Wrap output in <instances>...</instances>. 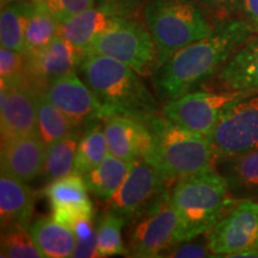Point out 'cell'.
I'll return each instance as SVG.
<instances>
[{
  "label": "cell",
  "mask_w": 258,
  "mask_h": 258,
  "mask_svg": "<svg viewBox=\"0 0 258 258\" xmlns=\"http://www.w3.org/2000/svg\"><path fill=\"white\" fill-rule=\"evenodd\" d=\"M257 31L243 17L215 24L208 36L194 42L160 63L152 74L157 93L165 102L203 88Z\"/></svg>",
  "instance_id": "6da1fadb"
},
{
  "label": "cell",
  "mask_w": 258,
  "mask_h": 258,
  "mask_svg": "<svg viewBox=\"0 0 258 258\" xmlns=\"http://www.w3.org/2000/svg\"><path fill=\"white\" fill-rule=\"evenodd\" d=\"M79 72L101 105L104 118L127 116L148 123L158 115V102L143 76L121 61L89 54Z\"/></svg>",
  "instance_id": "7a4b0ae2"
},
{
  "label": "cell",
  "mask_w": 258,
  "mask_h": 258,
  "mask_svg": "<svg viewBox=\"0 0 258 258\" xmlns=\"http://www.w3.org/2000/svg\"><path fill=\"white\" fill-rule=\"evenodd\" d=\"M170 201L178 214L175 240L182 243L207 234L234 199L225 177L211 167L177 180Z\"/></svg>",
  "instance_id": "3957f363"
},
{
  "label": "cell",
  "mask_w": 258,
  "mask_h": 258,
  "mask_svg": "<svg viewBox=\"0 0 258 258\" xmlns=\"http://www.w3.org/2000/svg\"><path fill=\"white\" fill-rule=\"evenodd\" d=\"M147 124L153 134V148L147 161L170 182L215 167L214 150L207 137L180 127L161 114Z\"/></svg>",
  "instance_id": "277c9868"
},
{
  "label": "cell",
  "mask_w": 258,
  "mask_h": 258,
  "mask_svg": "<svg viewBox=\"0 0 258 258\" xmlns=\"http://www.w3.org/2000/svg\"><path fill=\"white\" fill-rule=\"evenodd\" d=\"M144 19L157 46L159 64L182 48L208 36L215 27L194 0H148Z\"/></svg>",
  "instance_id": "5b68a950"
},
{
  "label": "cell",
  "mask_w": 258,
  "mask_h": 258,
  "mask_svg": "<svg viewBox=\"0 0 258 258\" xmlns=\"http://www.w3.org/2000/svg\"><path fill=\"white\" fill-rule=\"evenodd\" d=\"M85 53L121 61L143 77L152 76L159 66L157 46L146 24L129 17L120 19L96 37Z\"/></svg>",
  "instance_id": "8992f818"
},
{
  "label": "cell",
  "mask_w": 258,
  "mask_h": 258,
  "mask_svg": "<svg viewBox=\"0 0 258 258\" xmlns=\"http://www.w3.org/2000/svg\"><path fill=\"white\" fill-rule=\"evenodd\" d=\"M171 183L150 161H135L117 191L105 201L106 211L133 224L170 198Z\"/></svg>",
  "instance_id": "52a82bcc"
},
{
  "label": "cell",
  "mask_w": 258,
  "mask_h": 258,
  "mask_svg": "<svg viewBox=\"0 0 258 258\" xmlns=\"http://www.w3.org/2000/svg\"><path fill=\"white\" fill-rule=\"evenodd\" d=\"M251 95L225 90L192 91L166 102L161 115L180 127L208 138L225 111L233 103Z\"/></svg>",
  "instance_id": "ba28073f"
},
{
  "label": "cell",
  "mask_w": 258,
  "mask_h": 258,
  "mask_svg": "<svg viewBox=\"0 0 258 258\" xmlns=\"http://www.w3.org/2000/svg\"><path fill=\"white\" fill-rule=\"evenodd\" d=\"M215 163L258 148V93L233 103L208 135Z\"/></svg>",
  "instance_id": "9c48e42d"
},
{
  "label": "cell",
  "mask_w": 258,
  "mask_h": 258,
  "mask_svg": "<svg viewBox=\"0 0 258 258\" xmlns=\"http://www.w3.org/2000/svg\"><path fill=\"white\" fill-rule=\"evenodd\" d=\"M213 257L258 249V201L237 200L207 233Z\"/></svg>",
  "instance_id": "30bf717a"
},
{
  "label": "cell",
  "mask_w": 258,
  "mask_h": 258,
  "mask_svg": "<svg viewBox=\"0 0 258 258\" xmlns=\"http://www.w3.org/2000/svg\"><path fill=\"white\" fill-rule=\"evenodd\" d=\"M177 227L178 214L169 198L154 211L133 222L129 234V256L161 257L176 243Z\"/></svg>",
  "instance_id": "8fae6325"
},
{
  "label": "cell",
  "mask_w": 258,
  "mask_h": 258,
  "mask_svg": "<svg viewBox=\"0 0 258 258\" xmlns=\"http://www.w3.org/2000/svg\"><path fill=\"white\" fill-rule=\"evenodd\" d=\"M38 92L27 82L2 83L0 92V128L2 140L38 135Z\"/></svg>",
  "instance_id": "7c38bea8"
},
{
  "label": "cell",
  "mask_w": 258,
  "mask_h": 258,
  "mask_svg": "<svg viewBox=\"0 0 258 258\" xmlns=\"http://www.w3.org/2000/svg\"><path fill=\"white\" fill-rule=\"evenodd\" d=\"M27 56V83L36 91L43 92L53 80L79 70L86 53L57 35L46 48Z\"/></svg>",
  "instance_id": "4fadbf2b"
},
{
  "label": "cell",
  "mask_w": 258,
  "mask_h": 258,
  "mask_svg": "<svg viewBox=\"0 0 258 258\" xmlns=\"http://www.w3.org/2000/svg\"><path fill=\"white\" fill-rule=\"evenodd\" d=\"M43 93L70 118L76 128L93 125L95 121L104 120L95 95L76 72L53 80Z\"/></svg>",
  "instance_id": "5bb4252c"
},
{
  "label": "cell",
  "mask_w": 258,
  "mask_h": 258,
  "mask_svg": "<svg viewBox=\"0 0 258 258\" xmlns=\"http://www.w3.org/2000/svg\"><path fill=\"white\" fill-rule=\"evenodd\" d=\"M109 152L125 161L147 160L153 148V134L147 123L127 117L110 116L104 118Z\"/></svg>",
  "instance_id": "9a60e30c"
},
{
  "label": "cell",
  "mask_w": 258,
  "mask_h": 258,
  "mask_svg": "<svg viewBox=\"0 0 258 258\" xmlns=\"http://www.w3.org/2000/svg\"><path fill=\"white\" fill-rule=\"evenodd\" d=\"M47 145L38 135L2 140V172L23 182H31L43 173Z\"/></svg>",
  "instance_id": "2e32d148"
},
{
  "label": "cell",
  "mask_w": 258,
  "mask_h": 258,
  "mask_svg": "<svg viewBox=\"0 0 258 258\" xmlns=\"http://www.w3.org/2000/svg\"><path fill=\"white\" fill-rule=\"evenodd\" d=\"M212 80L217 82L218 90L258 93V32L235 51Z\"/></svg>",
  "instance_id": "e0dca14e"
},
{
  "label": "cell",
  "mask_w": 258,
  "mask_h": 258,
  "mask_svg": "<svg viewBox=\"0 0 258 258\" xmlns=\"http://www.w3.org/2000/svg\"><path fill=\"white\" fill-rule=\"evenodd\" d=\"M128 16L122 15L117 10L104 5H95L80 14L61 22L59 35L72 42L74 46L86 50L92 41L103 32Z\"/></svg>",
  "instance_id": "ac0fdd59"
},
{
  "label": "cell",
  "mask_w": 258,
  "mask_h": 258,
  "mask_svg": "<svg viewBox=\"0 0 258 258\" xmlns=\"http://www.w3.org/2000/svg\"><path fill=\"white\" fill-rule=\"evenodd\" d=\"M215 167L225 177L232 198L258 201V148L219 160Z\"/></svg>",
  "instance_id": "d6986e66"
},
{
  "label": "cell",
  "mask_w": 258,
  "mask_h": 258,
  "mask_svg": "<svg viewBox=\"0 0 258 258\" xmlns=\"http://www.w3.org/2000/svg\"><path fill=\"white\" fill-rule=\"evenodd\" d=\"M35 196L23 180L2 172L0 177V221L2 230L11 226L29 228L34 212Z\"/></svg>",
  "instance_id": "ffe728a7"
},
{
  "label": "cell",
  "mask_w": 258,
  "mask_h": 258,
  "mask_svg": "<svg viewBox=\"0 0 258 258\" xmlns=\"http://www.w3.org/2000/svg\"><path fill=\"white\" fill-rule=\"evenodd\" d=\"M35 243L46 258L72 257L76 250L77 237L67 226L53 218L38 219L29 227Z\"/></svg>",
  "instance_id": "44dd1931"
},
{
  "label": "cell",
  "mask_w": 258,
  "mask_h": 258,
  "mask_svg": "<svg viewBox=\"0 0 258 258\" xmlns=\"http://www.w3.org/2000/svg\"><path fill=\"white\" fill-rule=\"evenodd\" d=\"M134 163L120 159L109 152L98 166L84 176V179L93 195L106 201L117 191Z\"/></svg>",
  "instance_id": "7402d4cb"
},
{
  "label": "cell",
  "mask_w": 258,
  "mask_h": 258,
  "mask_svg": "<svg viewBox=\"0 0 258 258\" xmlns=\"http://www.w3.org/2000/svg\"><path fill=\"white\" fill-rule=\"evenodd\" d=\"M84 176L78 172L51 180L44 189V195L49 200L51 209L66 207H93L90 201Z\"/></svg>",
  "instance_id": "603a6c76"
},
{
  "label": "cell",
  "mask_w": 258,
  "mask_h": 258,
  "mask_svg": "<svg viewBox=\"0 0 258 258\" xmlns=\"http://www.w3.org/2000/svg\"><path fill=\"white\" fill-rule=\"evenodd\" d=\"M60 22L42 4H34L25 27V54L37 53L59 35Z\"/></svg>",
  "instance_id": "cb8c5ba5"
},
{
  "label": "cell",
  "mask_w": 258,
  "mask_h": 258,
  "mask_svg": "<svg viewBox=\"0 0 258 258\" xmlns=\"http://www.w3.org/2000/svg\"><path fill=\"white\" fill-rule=\"evenodd\" d=\"M34 3H10L2 6L0 41L2 46L25 54V27Z\"/></svg>",
  "instance_id": "d4e9b609"
},
{
  "label": "cell",
  "mask_w": 258,
  "mask_h": 258,
  "mask_svg": "<svg viewBox=\"0 0 258 258\" xmlns=\"http://www.w3.org/2000/svg\"><path fill=\"white\" fill-rule=\"evenodd\" d=\"M37 127L38 137L46 145L76 133L70 118L44 93H40L37 98Z\"/></svg>",
  "instance_id": "484cf974"
},
{
  "label": "cell",
  "mask_w": 258,
  "mask_h": 258,
  "mask_svg": "<svg viewBox=\"0 0 258 258\" xmlns=\"http://www.w3.org/2000/svg\"><path fill=\"white\" fill-rule=\"evenodd\" d=\"M109 153L108 141L103 125L93 124L80 138L76 154L74 171L85 176L99 165Z\"/></svg>",
  "instance_id": "4316f807"
},
{
  "label": "cell",
  "mask_w": 258,
  "mask_h": 258,
  "mask_svg": "<svg viewBox=\"0 0 258 258\" xmlns=\"http://www.w3.org/2000/svg\"><path fill=\"white\" fill-rule=\"evenodd\" d=\"M78 144L79 135L74 133L47 145L43 175L49 182L74 172Z\"/></svg>",
  "instance_id": "83f0119b"
},
{
  "label": "cell",
  "mask_w": 258,
  "mask_h": 258,
  "mask_svg": "<svg viewBox=\"0 0 258 258\" xmlns=\"http://www.w3.org/2000/svg\"><path fill=\"white\" fill-rule=\"evenodd\" d=\"M124 225L123 218L112 212H105L97 225V249L99 257H110L128 252L122 238V228Z\"/></svg>",
  "instance_id": "f1b7e54d"
},
{
  "label": "cell",
  "mask_w": 258,
  "mask_h": 258,
  "mask_svg": "<svg viewBox=\"0 0 258 258\" xmlns=\"http://www.w3.org/2000/svg\"><path fill=\"white\" fill-rule=\"evenodd\" d=\"M0 244V256L3 258L43 257L29 228L24 226H11L3 230Z\"/></svg>",
  "instance_id": "f546056e"
},
{
  "label": "cell",
  "mask_w": 258,
  "mask_h": 258,
  "mask_svg": "<svg viewBox=\"0 0 258 258\" xmlns=\"http://www.w3.org/2000/svg\"><path fill=\"white\" fill-rule=\"evenodd\" d=\"M28 56L21 51L0 48V77L2 83L27 82Z\"/></svg>",
  "instance_id": "4dcf8cb0"
},
{
  "label": "cell",
  "mask_w": 258,
  "mask_h": 258,
  "mask_svg": "<svg viewBox=\"0 0 258 258\" xmlns=\"http://www.w3.org/2000/svg\"><path fill=\"white\" fill-rule=\"evenodd\" d=\"M203 9L214 24L240 17L241 0H194Z\"/></svg>",
  "instance_id": "1f68e13d"
},
{
  "label": "cell",
  "mask_w": 258,
  "mask_h": 258,
  "mask_svg": "<svg viewBox=\"0 0 258 258\" xmlns=\"http://www.w3.org/2000/svg\"><path fill=\"white\" fill-rule=\"evenodd\" d=\"M97 0H42V4L57 21L64 22L96 5Z\"/></svg>",
  "instance_id": "d6a6232c"
},
{
  "label": "cell",
  "mask_w": 258,
  "mask_h": 258,
  "mask_svg": "<svg viewBox=\"0 0 258 258\" xmlns=\"http://www.w3.org/2000/svg\"><path fill=\"white\" fill-rule=\"evenodd\" d=\"M186 240L182 243H176L172 246L169 247L165 254H161L163 257H175V258H203V257H213L212 251L209 249L207 238H206L205 243L202 241H192Z\"/></svg>",
  "instance_id": "836d02e7"
},
{
  "label": "cell",
  "mask_w": 258,
  "mask_h": 258,
  "mask_svg": "<svg viewBox=\"0 0 258 258\" xmlns=\"http://www.w3.org/2000/svg\"><path fill=\"white\" fill-rule=\"evenodd\" d=\"M54 220L60 222L64 226L73 230L80 222L93 219V207H66V208H56L53 209Z\"/></svg>",
  "instance_id": "e575fe53"
},
{
  "label": "cell",
  "mask_w": 258,
  "mask_h": 258,
  "mask_svg": "<svg viewBox=\"0 0 258 258\" xmlns=\"http://www.w3.org/2000/svg\"><path fill=\"white\" fill-rule=\"evenodd\" d=\"M73 258H93L99 257L97 249V231L83 239H77L76 250L72 254Z\"/></svg>",
  "instance_id": "d590c367"
},
{
  "label": "cell",
  "mask_w": 258,
  "mask_h": 258,
  "mask_svg": "<svg viewBox=\"0 0 258 258\" xmlns=\"http://www.w3.org/2000/svg\"><path fill=\"white\" fill-rule=\"evenodd\" d=\"M240 17L258 32V0H241Z\"/></svg>",
  "instance_id": "8d00e7d4"
},
{
  "label": "cell",
  "mask_w": 258,
  "mask_h": 258,
  "mask_svg": "<svg viewBox=\"0 0 258 258\" xmlns=\"http://www.w3.org/2000/svg\"><path fill=\"white\" fill-rule=\"evenodd\" d=\"M139 3H140V0H97L98 5L109 6V8L117 10L124 16H128L132 10L137 8Z\"/></svg>",
  "instance_id": "74e56055"
},
{
  "label": "cell",
  "mask_w": 258,
  "mask_h": 258,
  "mask_svg": "<svg viewBox=\"0 0 258 258\" xmlns=\"http://www.w3.org/2000/svg\"><path fill=\"white\" fill-rule=\"evenodd\" d=\"M18 2H25V3H34V4H38L42 0H2V6L6 4H10V3H18Z\"/></svg>",
  "instance_id": "f35d334b"
}]
</instances>
